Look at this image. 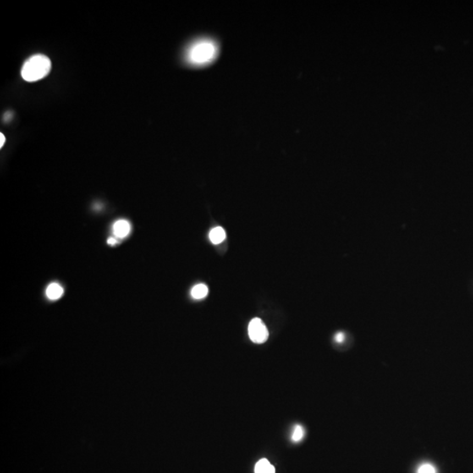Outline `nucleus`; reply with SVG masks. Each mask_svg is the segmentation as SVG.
I'll return each mask as SVG.
<instances>
[{"mask_svg": "<svg viewBox=\"0 0 473 473\" xmlns=\"http://www.w3.org/2000/svg\"><path fill=\"white\" fill-rule=\"evenodd\" d=\"M217 46L211 39H199L193 41L186 50L185 59L189 64L205 65L216 57Z\"/></svg>", "mask_w": 473, "mask_h": 473, "instance_id": "1", "label": "nucleus"}, {"mask_svg": "<svg viewBox=\"0 0 473 473\" xmlns=\"http://www.w3.org/2000/svg\"><path fill=\"white\" fill-rule=\"evenodd\" d=\"M51 61L44 55L31 56L22 67L21 77L27 82H36L46 77L51 69Z\"/></svg>", "mask_w": 473, "mask_h": 473, "instance_id": "2", "label": "nucleus"}, {"mask_svg": "<svg viewBox=\"0 0 473 473\" xmlns=\"http://www.w3.org/2000/svg\"><path fill=\"white\" fill-rule=\"evenodd\" d=\"M248 333L251 340L255 343H265L268 338V331L265 323L260 318H254L248 326Z\"/></svg>", "mask_w": 473, "mask_h": 473, "instance_id": "3", "label": "nucleus"}, {"mask_svg": "<svg viewBox=\"0 0 473 473\" xmlns=\"http://www.w3.org/2000/svg\"><path fill=\"white\" fill-rule=\"evenodd\" d=\"M130 223L127 220H118L113 226V233L117 238H126L130 233Z\"/></svg>", "mask_w": 473, "mask_h": 473, "instance_id": "4", "label": "nucleus"}, {"mask_svg": "<svg viewBox=\"0 0 473 473\" xmlns=\"http://www.w3.org/2000/svg\"><path fill=\"white\" fill-rule=\"evenodd\" d=\"M255 473H276V469L269 461L263 458L255 465Z\"/></svg>", "mask_w": 473, "mask_h": 473, "instance_id": "5", "label": "nucleus"}, {"mask_svg": "<svg viewBox=\"0 0 473 473\" xmlns=\"http://www.w3.org/2000/svg\"><path fill=\"white\" fill-rule=\"evenodd\" d=\"M63 294V288L57 283H52L46 288V296L50 300H57Z\"/></svg>", "mask_w": 473, "mask_h": 473, "instance_id": "6", "label": "nucleus"}, {"mask_svg": "<svg viewBox=\"0 0 473 473\" xmlns=\"http://www.w3.org/2000/svg\"><path fill=\"white\" fill-rule=\"evenodd\" d=\"M225 238H226V232L222 227H216L210 231V239L213 244H219L225 240Z\"/></svg>", "mask_w": 473, "mask_h": 473, "instance_id": "7", "label": "nucleus"}, {"mask_svg": "<svg viewBox=\"0 0 473 473\" xmlns=\"http://www.w3.org/2000/svg\"><path fill=\"white\" fill-rule=\"evenodd\" d=\"M209 293L207 286L204 284H198L192 288L191 295L195 299H203Z\"/></svg>", "mask_w": 473, "mask_h": 473, "instance_id": "8", "label": "nucleus"}, {"mask_svg": "<svg viewBox=\"0 0 473 473\" xmlns=\"http://www.w3.org/2000/svg\"><path fill=\"white\" fill-rule=\"evenodd\" d=\"M304 434H305L304 429L301 425H297L294 428L293 436H292V440L295 442H300L301 440L303 439Z\"/></svg>", "mask_w": 473, "mask_h": 473, "instance_id": "9", "label": "nucleus"}, {"mask_svg": "<svg viewBox=\"0 0 473 473\" xmlns=\"http://www.w3.org/2000/svg\"><path fill=\"white\" fill-rule=\"evenodd\" d=\"M417 473H437V471L432 464H424L418 468Z\"/></svg>", "mask_w": 473, "mask_h": 473, "instance_id": "10", "label": "nucleus"}, {"mask_svg": "<svg viewBox=\"0 0 473 473\" xmlns=\"http://www.w3.org/2000/svg\"><path fill=\"white\" fill-rule=\"evenodd\" d=\"M335 340L337 341V343H342L343 340H344V335L343 333H337L335 337Z\"/></svg>", "mask_w": 473, "mask_h": 473, "instance_id": "11", "label": "nucleus"}, {"mask_svg": "<svg viewBox=\"0 0 473 473\" xmlns=\"http://www.w3.org/2000/svg\"><path fill=\"white\" fill-rule=\"evenodd\" d=\"M12 117H13V113H12L11 112H7L6 114H5V116H4V119H5L6 122H7V121H9L10 119L12 118Z\"/></svg>", "mask_w": 473, "mask_h": 473, "instance_id": "12", "label": "nucleus"}, {"mask_svg": "<svg viewBox=\"0 0 473 473\" xmlns=\"http://www.w3.org/2000/svg\"><path fill=\"white\" fill-rule=\"evenodd\" d=\"M0 139H1L0 147H3V145H5V142H6V137H5L3 133H0Z\"/></svg>", "mask_w": 473, "mask_h": 473, "instance_id": "13", "label": "nucleus"}, {"mask_svg": "<svg viewBox=\"0 0 473 473\" xmlns=\"http://www.w3.org/2000/svg\"><path fill=\"white\" fill-rule=\"evenodd\" d=\"M117 243H118V241H117L116 238H111L108 239V244H111V245H114Z\"/></svg>", "mask_w": 473, "mask_h": 473, "instance_id": "14", "label": "nucleus"}]
</instances>
